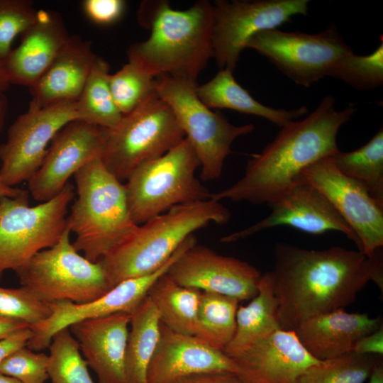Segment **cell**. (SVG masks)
Instances as JSON below:
<instances>
[{
	"instance_id": "c3c4849f",
	"label": "cell",
	"mask_w": 383,
	"mask_h": 383,
	"mask_svg": "<svg viewBox=\"0 0 383 383\" xmlns=\"http://www.w3.org/2000/svg\"><path fill=\"white\" fill-rule=\"evenodd\" d=\"M0 383H22L19 380L12 377L0 372Z\"/></svg>"
},
{
	"instance_id": "ac0fdd59",
	"label": "cell",
	"mask_w": 383,
	"mask_h": 383,
	"mask_svg": "<svg viewBox=\"0 0 383 383\" xmlns=\"http://www.w3.org/2000/svg\"><path fill=\"white\" fill-rule=\"evenodd\" d=\"M102 146L101 128L81 120L67 124L53 138L41 165L28 181L32 197L40 203L54 198L71 176L101 158Z\"/></svg>"
},
{
	"instance_id": "ba28073f",
	"label": "cell",
	"mask_w": 383,
	"mask_h": 383,
	"mask_svg": "<svg viewBox=\"0 0 383 383\" xmlns=\"http://www.w3.org/2000/svg\"><path fill=\"white\" fill-rule=\"evenodd\" d=\"M197 84L167 75L154 78L155 90L173 111L200 162L204 181L218 179L231 145L238 137L250 133L254 125L235 126L221 113L212 111L198 97Z\"/></svg>"
},
{
	"instance_id": "74e56055",
	"label": "cell",
	"mask_w": 383,
	"mask_h": 383,
	"mask_svg": "<svg viewBox=\"0 0 383 383\" xmlns=\"http://www.w3.org/2000/svg\"><path fill=\"white\" fill-rule=\"evenodd\" d=\"M48 367V355L26 346L0 363V372L22 383H45L49 379Z\"/></svg>"
},
{
	"instance_id": "f1b7e54d",
	"label": "cell",
	"mask_w": 383,
	"mask_h": 383,
	"mask_svg": "<svg viewBox=\"0 0 383 383\" xmlns=\"http://www.w3.org/2000/svg\"><path fill=\"white\" fill-rule=\"evenodd\" d=\"M109 71L107 62L97 57L76 101L78 120L106 129L115 127L123 116L111 92Z\"/></svg>"
},
{
	"instance_id": "5b68a950",
	"label": "cell",
	"mask_w": 383,
	"mask_h": 383,
	"mask_svg": "<svg viewBox=\"0 0 383 383\" xmlns=\"http://www.w3.org/2000/svg\"><path fill=\"white\" fill-rule=\"evenodd\" d=\"M76 199L67 225L76 235L73 246L96 262L128 239L138 225L133 221L124 184L96 158L74 174Z\"/></svg>"
},
{
	"instance_id": "7c38bea8",
	"label": "cell",
	"mask_w": 383,
	"mask_h": 383,
	"mask_svg": "<svg viewBox=\"0 0 383 383\" xmlns=\"http://www.w3.org/2000/svg\"><path fill=\"white\" fill-rule=\"evenodd\" d=\"M309 0L215 1L213 57L221 70L233 72L247 41L296 15H307Z\"/></svg>"
},
{
	"instance_id": "f35d334b",
	"label": "cell",
	"mask_w": 383,
	"mask_h": 383,
	"mask_svg": "<svg viewBox=\"0 0 383 383\" xmlns=\"http://www.w3.org/2000/svg\"><path fill=\"white\" fill-rule=\"evenodd\" d=\"M82 8L88 18L94 23L109 26L121 19L126 2L123 0H85Z\"/></svg>"
},
{
	"instance_id": "9a60e30c",
	"label": "cell",
	"mask_w": 383,
	"mask_h": 383,
	"mask_svg": "<svg viewBox=\"0 0 383 383\" xmlns=\"http://www.w3.org/2000/svg\"><path fill=\"white\" fill-rule=\"evenodd\" d=\"M185 249L184 245L179 246L168 260L154 272L122 281L95 300L81 304L69 301L50 303V316L30 326L33 335L27 347L40 352L49 348L57 332L74 323L117 313L131 314L148 295L155 282L167 272L170 265Z\"/></svg>"
},
{
	"instance_id": "1f68e13d",
	"label": "cell",
	"mask_w": 383,
	"mask_h": 383,
	"mask_svg": "<svg viewBox=\"0 0 383 383\" xmlns=\"http://www.w3.org/2000/svg\"><path fill=\"white\" fill-rule=\"evenodd\" d=\"M380 360L353 351L308 367L296 383H363Z\"/></svg>"
},
{
	"instance_id": "484cf974",
	"label": "cell",
	"mask_w": 383,
	"mask_h": 383,
	"mask_svg": "<svg viewBox=\"0 0 383 383\" xmlns=\"http://www.w3.org/2000/svg\"><path fill=\"white\" fill-rule=\"evenodd\" d=\"M258 292L246 306H239L234 335L223 352L233 358L251 345L281 329L278 320V302L271 272L262 274Z\"/></svg>"
},
{
	"instance_id": "bcb514c9",
	"label": "cell",
	"mask_w": 383,
	"mask_h": 383,
	"mask_svg": "<svg viewBox=\"0 0 383 383\" xmlns=\"http://www.w3.org/2000/svg\"><path fill=\"white\" fill-rule=\"evenodd\" d=\"M8 110V99L3 92H0V133L4 126Z\"/></svg>"
},
{
	"instance_id": "6da1fadb",
	"label": "cell",
	"mask_w": 383,
	"mask_h": 383,
	"mask_svg": "<svg viewBox=\"0 0 383 383\" xmlns=\"http://www.w3.org/2000/svg\"><path fill=\"white\" fill-rule=\"evenodd\" d=\"M274 258L271 272L281 329L294 331L309 318L344 309L370 280L382 292V250L368 257L342 247L318 250L277 243Z\"/></svg>"
},
{
	"instance_id": "e0dca14e",
	"label": "cell",
	"mask_w": 383,
	"mask_h": 383,
	"mask_svg": "<svg viewBox=\"0 0 383 383\" xmlns=\"http://www.w3.org/2000/svg\"><path fill=\"white\" fill-rule=\"evenodd\" d=\"M167 274L181 286L229 296L240 301L257 295L262 276L247 262L218 254L197 243L185 250Z\"/></svg>"
},
{
	"instance_id": "8992f818",
	"label": "cell",
	"mask_w": 383,
	"mask_h": 383,
	"mask_svg": "<svg viewBox=\"0 0 383 383\" xmlns=\"http://www.w3.org/2000/svg\"><path fill=\"white\" fill-rule=\"evenodd\" d=\"M101 160L121 182L140 165L177 145L185 135L169 105L155 90L112 128H101Z\"/></svg>"
},
{
	"instance_id": "7bdbcfd3",
	"label": "cell",
	"mask_w": 383,
	"mask_h": 383,
	"mask_svg": "<svg viewBox=\"0 0 383 383\" xmlns=\"http://www.w3.org/2000/svg\"><path fill=\"white\" fill-rule=\"evenodd\" d=\"M27 326H29L16 320L0 318V338Z\"/></svg>"
},
{
	"instance_id": "b9f144b4",
	"label": "cell",
	"mask_w": 383,
	"mask_h": 383,
	"mask_svg": "<svg viewBox=\"0 0 383 383\" xmlns=\"http://www.w3.org/2000/svg\"><path fill=\"white\" fill-rule=\"evenodd\" d=\"M178 383H245L236 373L221 372L194 375Z\"/></svg>"
},
{
	"instance_id": "cb8c5ba5",
	"label": "cell",
	"mask_w": 383,
	"mask_h": 383,
	"mask_svg": "<svg viewBox=\"0 0 383 383\" xmlns=\"http://www.w3.org/2000/svg\"><path fill=\"white\" fill-rule=\"evenodd\" d=\"M382 326L379 317L370 318L367 313H348L340 309L309 318L294 331L311 355L324 360L352 352L358 339Z\"/></svg>"
},
{
	"instance_id": "7dc6e473",
	"label": "cell",
	"mask_w": 383,
	"mask_h": 383,
	"mask_svg": "<svg viewBox=\"0 0 383 383\" xmlns=\"http://www.w3.org/2000/svg\"><path fill=\"white\" fill-rule=\"evenodd\" d=\"M10 83L6 77L3 67V63L0 59V92H4L9 87Z\"/></svg>"
},
{
	"instance_id": "83f0119b",
	"label": "cell",
	"mask_w": 383,
	"mask_h": 383,
	"mask_svg": "<svg viewBox=\"0 0 383 383\" xmlns=\"http://www.w3.org/2000/svg\"><path fill=\"white\" fill-rule=\"evenodd\" d=\"M201 294L199 289L177 284L166 272L152 285L148 296L162 324L177 333L194 335Z\"/></svg>"
},
{
	"instance_id": "60d3db41",
	"label": "cell",
	"mask_w": 383,
	"mask_h": 383,
	"mask_svg": "<svg viewBox=\"0 0 383 383\" xmlns=\"http://www.w3.org/2000/svg\"><path fill=\"white\" fill-rule=\"evenodd\" d=\"M353 351L362 355L383 354V327L358 339Z\"/></svg>"
},
{
	"instance_id": "836d02e7",
	"label": "cell",
	"mask_w": 383,
	"mask_h": 383,
	"mask_svg": "<svg viewBox=\"0 0 383 383\" xmlns=\"http://www.w3.org/2000/svg\"><path fill=\"white\" fill-rule=\"evenodd\" d=\"M367 55L354 52L339 58L328 70L327 77L343 81L357 90L374 89L383 84V40Z\"/></svg>"
},
{
	"instance_id": "8fae6325",
	"label": "cell",
	"mask_w": 383,
	"mask_h": 383,
	"mask_svg": "<svg viewBox=\"0 0 383 383\" xmlns=\"http://www.w3.org/2000/svg\"><path fill=\"white\" fill-rule=\"evenodd\" d=\"M245 48L255 50L295 84L305 87L327 77L339 58L353 52L335 25L315 34L265 30L252 36Z\"/></svg>"
},
{
	"instance_id": "30bf717a",
	"label": "cell",
	"mask_w": 383,
	"mask_h": 383,
	"mask_svg": "<svg viewBox=\"0 0 383 383\" xmlns=\"http://www.w3.org/2000/svg\"><path fill=\"white\" fill-rule=\"evenodd\" d=\"M70 233L67 225L53 246L38 252L16 272L21 285L43 302L81 304L111 289L101 263L80 255L70 242Z\"/></svg>"
},
{
	"instance_id": "4fadbf2b",
	"label": "cell",
	"mask_w": 383,
	"mask_h": 383,
	"mask_svg": "<svg viewBox=\"0 0 383 383\" xmlns=\"http://www.w3.org/2000/svg\"><path fill=\"white\" fill-rule=\"evenodd\" d=\"M78 120L76 101L43 108L29 106L11 125L0 144V181L15 187L38 170L52 140L67 124Z\"/></svg>"
},
{
	"instance_id": "9c48e42d",
	"label": "cell",
	"mask_w": 383,
	"mask_h": 383,
	"mask_svg": "<svg viewBox=\"0 0 383 383\" xmlns=\"http://www.w3.org/2000/svg\"><path fill=\"white\" fill-rule=\"evenodd\" d=\"M74 188L67 183L54 198L30 206L28 194L0 198V277L16 272L38 252L53 246L67 226Z\"/></svg>"
},
{
	"instance_id": "52a82bcc",
	"label": "cell",
	"mask_w": 383,
	"mask_h": 383,
	"mask_svg": "<svg viewBox=\"0 0 383 383\" xmlns=\"http://www.w3.org/2000/svg\"><path fill=\"white\" fill-rule=\"evenodd\" d=\"M198 156L184 138L163 155L138 167L124 184L134 223L140 225L172 207L210 199L208 189L196 177Z\"/></svg>"
},
{
	"instance_id": "f546056e",
	"label": "cell",
	"mask_w": 383,
	"mask_h": 383,
	"mask_svg": "<svg viewBox=\"0 0 383 383\" xmlns=\"http://www.w3.org/2000/svg\"><path fill=\"white\" fill-rule=\"evenodd\" d=\"M337 169L360 183L383 205V128L361 148L351 152L339 150L331 155Z\"/></svg>"
},
{
	"instance_id": "f6af8a7d",
	"label": "cell",
	"mask_w": 383,
	"mask_h": 383,
	"mask_svg": "<svg viewBox=\"0 0 383 383\" xmlns=\"http://www.w3.org/2000/svg\"><path fill=\"white\" fill-rule=\"evenodd\" d=\"M369 378L370 383H383V366L382 361L374 366Z\"/></svg>"
},
{
	"instance_id": "2e32d148",
	"label": "cell",
	"mask_w": 383,
	"mask_h": 383,
	"mask_svg": "<svg viewBox=\"0 0 383 383\" xmlns=\"http://www.w3.org/2000/svg\"><path fill=\"white\" fill-rule=\"evenodd\" d=\"M271 213L243 230L223 236V243L235 242L279 226H288L311 234L338 231L353 241L362 252L360 241L330 201L316 187L301 179L269 204Z\"/></svg>"
},
{
	"instance_id": "8d00e7d4",
	"label": "cell",
	"mask_w": 383,
	"mask_h": 383,
	"mask_svg": "<svg viewBox=\"0 0 383 383\" xmlns=\"http://www.w3.org/2000/svg\"><path fill=\"white\" fill-rule=\"evenodd\" d=\"M38 10L31 1L0 0V59L11 51L15 38L22 35L35 22Z\"/></svg>"
},
{
	"instance_id": "e575fe53",
	"label": "cell",
	"mask_w": 383,
	"mask_h": 383,
	"mask_svg": "<svg viewBox=\"0 0 383 383\" xmlns=\"http://www.w3.org/2000/svg\"><path fill=\"white\" fill-rule=\"evenodd\" d=\"M154 78L131 62L109 74L111 92L122 115L133 111L155 91Z\"/></svg>"
},
{
	"instance_id": "ffe728a7",
	"label": "cell",
	"mask_w": 383,
	"mask_h": 383,
	"mask_svg": "<svg viewBox=\"0 0 383 383\" xmlns=\"http://www.w3.org/2000/svg\"><path fill=\"white\" fill-rule=\"evenodd\" d=\"M245 383H296L310 366L311 355L293 330L278 329L232 358Z\"/></svg>"
},
{
	"instance_id": "3957f363",
	"label": "cell",
	"mask_w": 383,
	"mask_h": 383,
	"mask_svg": "<svg viewBox=\"0 0 383 383\" xmlns=\"http://www.w3.org/2000/svg\"><path fill=\"white\" fill-rule=\"evenodd\" d=\"M139 20L150 34L130 46L128 62L153 77L167 75L196 83L213 57V5L199 1L177 10L165 1H147L140 9Z\"/></svg>"
},
{
	"instance_id": "44dd1931",
	"label": "cell",
	"mask_w": 383,
	"mask_h": 383,
	"mask_svg": "<svg viewBox=\"0 0 383 383\" xmlns=\"http://www.w3.org/2000/svg\"><path fill=\"white\" fill-rule=\"evenodd\" d=\"M131 314L117 313L69 327L98 383H127L126 350Z\"/></svg>"
},
{
	"instance_id": "d590c367",
	"label": "cell",
	"mask_w": 383,
	"mask_h": 383,
	"mask_svg": "<svg viewBox=\"0 0 383 383\" xmlns=\"http://www.w3.org/2000/svg\"><path fill=\"white\" fill-rule=\"evenodd\" d=\"M50 304L38 299L24 287H0V318L16 320L34 326L50 316Z\"/></svg>"
},
{
	"instance_id": "d6a6232c",
	"label": "cell",
	"mask_w": 383,
	"mask_h": 383,
	"mask_svg": "<svg viewBox=\"0 0 383 383\" xmlns=\"http://www.w3.org/2000/svg\"><path fill=\"white\" fill-rule=\"evenodd\" d=\"M49 350L48 373L51 383H94L79 344L69 328L53 335Z\"/></svg>"
},
{
	"instance_id": "603a6c76",
	"label": "cell",
	"mask_w": 383,
	"mask_h": 383,
	"mask_svg": "<svg viewBox=\"0 0 383 383\" xmlns=\"http://www.w3.org/2000/svg\"><path fill=\"white\" fill-rule=\"evenodd\" d=\"M98 56L90 42L70 36L53 61L29 87V106L43 108L79 98Z\"/></svg>"
},
{
	"instance_id": "d4e9b609",
	"label": "cell",
	"mask_w": 383,
	"mask_h": 383,
	"mask_svg": "<svg viewBox=\"0 0 383 383\" xmlns=\"http://www.w3.org/2000/svg\"><path fill=\"white\" fill-rule=\"evenodd\" d=\"M199 99L209 109H228L264 118L282 127L308 112L306 106L294 109H274L254 99L235 79L233 72L222 69L209 82L196 86Z\"/></svg>"
},
{
	"instance_id": "4dcf8cb0",
	"label": "cell",
	"mask_w": 383,
	"mask_h": 383,
	"mask_svg": "<svg viewBox=\"0 0 383 383\" xmlns=\"http://www.w3.org/2000/svg\"><path fill=\"white\" fill-rule=\"evenodd\" d=\"M239 301L229 296L201 292L194 335L223 351L235 331Z\"/></svg>"
},
{
	"instance_id": "5bb4252c",
	"label": "cell",
	"mask_w": 383,
	"mask_h": 383,
	"mask_svg": "<svg viewBox=\"0 0 383 383\" xmlns=\"http://www.w3.org/2000/svg\"><path fill=\"white\" fill-rule=\"evenodd\" d=\"M319 190L358 237L362 252L372 257L383 246V205L357 182L341 173L331 156L303 170L297 178Z\"/></svg>"
},
{
	"instance_id": "d6986e66",
	"label": "cell",
	"mask_w": 383,
	"mask_h": 383,
	"mask_svg": "<svg viewBox=\"0 0 383 383\" xmlns=\"http://www.w3.org/2000/svg\"><path fill=\"white\" fill-rule=\"evenodd\" d=\"M221 372L238 373L233 359L199 338L177 333L160 322L148 383H178L194 375Z\"/></svg>"
},
{
	"instance_id": "7a4b0ae2",
	"label": "cell",
	"mask_w": 383,
	"mask_h": 383,
	"mask_svg": "<svg viewBox=\"0 0 383 383\" xmlns=\"http://www.w3.org/2000/svg\"><path fill=\"white\" fill-rule=\"evenodd\" d=\"M335 102L333 96L327 95L306 118L281 127L276 138L248 160L243 176L227 189L211 193L210 199L269 205L296 182L303 170L338 152V131L356 109L349 105L339 111Z\"/></svg>"
},
{
	"instance_id": "277c9868",
	"label": "cell",
	"mask_w": 383,
	"mask_h": 383,
	"mask_svg": "<svg viewBox=\"0 0 383 383\" xmlns=\"http://www.w3.org/2000/svg\"><path fill=\"white\" fill-rule=\"evenodd\" d=\"M230 218L225 206L209 199L174 206L139 225L128 239L99 260L111 289L154 272L194 231L211 223L223 225Z\"/></svg>"
},
{
	"instance_id": "ab89813d",
	"label": "cell",
	"mask_w": 383,
	"mask_h": 383,
	"mask_svg": "<svg viewBox=\"0 0 383 383\" xmlns=\"http://www.w3.org/2000/svg\"><path fill=\"white\" fill-rule=\"evenodd\" d=\"M32 335L30 327L27 326L0 338V363L18 350L27 346Z\"/></svg>"
},
{
	"instance_id": "4316f807",
	"label": "cell",
	"mask_w": 383,
	"mask_h": 383,
	"mask_svg": "<svg viewBox=\"0 0 383 383\" xmlns=\"http://www.w3.org/2000/svg\"><path fill=\"white\" fill-rule=\"evenodd\" d=\"M160 334L159 313L147 295L131 313L125 360L127 383H148V369Z\"/></svg>"
},
{
	"instance_id": "7402d4cb",
	"label": "cell",
	"mask_w": 383,
	"mask_h": 383,
	"mask_svg": "<svg viewBox=\"0 0 383 383\" xmlns=\"http://www.w3.org/2000/svg\"><path fill=\"white\" fill-rule=\"evenodd\" d=\"M70 37L59 13L38 10L35 22L21 35L19 45L2 61L10 84L28 88L34 84Z\"/></svg>"
},
{
	"instance_id": "ee69618b",
	"label": "cell",
	"mask_w": 383,
	"mask_h": 383,
	"mask_svg": "<svg viewBox=\"0 0 383 383\" xmlns=\"http://www.w3.org/2000/svg\"><path fill=\"white\" fill-rule=\"evenodd\" d=\"M28 193L29 192L26 190L21 189L15 187L7 186L0 181V198H16Z\"/></svg>"
}]
</instances>
